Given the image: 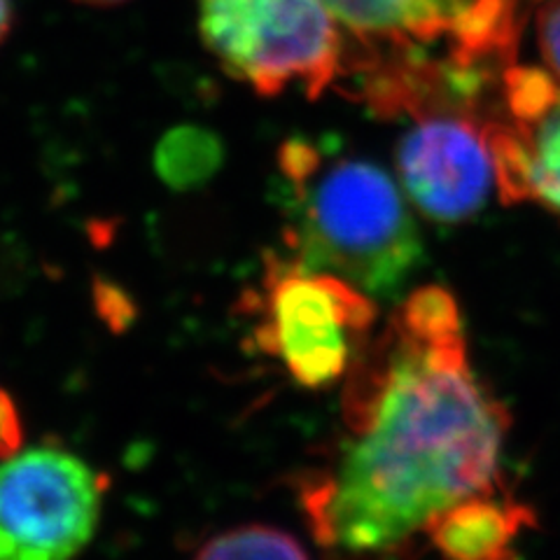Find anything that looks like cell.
Here are the masks:
<instances>
[{
    "mask_svg": "<svg viewBox=\"0 0 560 560\" xmlns=\"http://www.w3.org/2000/svg\"><path fill=\"white\" fill-rule=\"evenodd\" d=\"M224 162L222 140L201 127H178L164 133L154 150V171L171 189L206 185Z\"/></svg>",
    "mask_w": 560,
    "mask_h": 560,
    "instance_id": "cell-10",
    "label": "cell"
},
{
    "mask_svg": "<svg viewBox=\"0 0 560 560\" xmlns=\"http://www.w3.org/2000/svg\"><path fill=\"white\" fill-rule=\"evenodd\" d=\"M14 24V8L12 0H0V45L8 40V35Z\"/></svg>",
    "mask_w": 560,
    "mask_h": 560,
    "instance_id": "cell-14",
    "label": "cell"
},
{
    "mask_svg": "<svg viewBox=\"0 0 560 560\" xmlns=\"http://www.w3.org/2000/svg\"><path fill=\"white\" fill-rule=\"evenodd\" d=\"M199 33L226 75L261 96L337 86L346 35L325 0H199Z\"/></svg>",
    "mask_w": 560,
    "mask_h": 560,
    "instance_id": "cell-4",
    "label": "cell"
},
{
    "mask_svg": "<svg viewBox=\"0 0 560 560\" xmlns=\"http://www.w3.org/2000/svg\"><path fill=\"white\" fill-rule=\"evenodd\" d=\"M535 40L545 70L560 82V0H545L535 12Z\"/></svg>",
    "mask_w": 560,
    "mask_h": 560,
    "instance_id": "cell-12",
    "label": "cell"
},
{
    "mask_svg": "<svg viewBox=\"0 0 560 560\" xmlns=\"http://www.w3.org/2000/svg\"><path fill=\"white\" fill-rule=\"evenodd\" d=\"M486 127L500 199L537 203L560 218V82L549 70L512 63Z\"/></svg>",
    "mask_w": 560,
    "mask_h": 560,
    "instance_id": "cell-8",
    "label": "cell"
},
{
    "mask_svg": "<svg viewBox=\"0 0 560 560\" xmlns=\"http://www.w3.org/2000/svg\"><path fill=\"white\" fill-rule=\"evenodd\" d=\"M278 173L296 265L337 273L374 300L401 288L423 245L395 178L362 156L302 136L280 148Z\"/></svg>",
    "mask_w": 560,
    "mask_h": 560,
    "instance_id": "cell-2",
    "label": "cell"
},
{
    "mask_svg": "<svg viewBox=\"0 0 560 560\" xmlns=\"http://www.w3.org/2000/svg\"><path fill=\"white\" fill-rule=\"evenodd\" d=\"M535 523L523 502L488 490L436 514L425 537L442 560H518V541Z\"/></svg>",
    "mask_w": 560,
    "mask_h": 560,
    "instance_id": "cell-9",
    "label": "cell"
},
{
    "mask_svg": "<svg viewBox=\"0 0 560 560\" xmlns=\"http://www.w3.org/2000/svg\"><path fill=\"white\" fill-rule=\"evenodd\" d=\"M261 290V323L255 327L261 353L280 360L306 390L346 378L376 323L374 296L294 259H271Z\"/></svg>",
    "mask_w": 560,
    "mask_h": 560,
    "instance_id": "cell-5",
    "label": "cell"
},
{
    "mask_svg": "<svg viewBox=\"0 0 560 560\" xmlns=\"http://www.w3.org/2000/svg\"><path fill=\"white\" fill-rule=\"evenodd\" d=\"M346 35L339 82L355 94L428 75L500 90L516 63L521 0H325Z\"/></svg>",
    "mask_w": 560,
    "mask_h": 560,
    "instance_id": "cell-3",
    "label": "cell"
},
{
    "mask_svg": "<svg viewBox=\"0 0 560 560\" xmlns=\"http://www.w3.org/2000/svg\"><path fill=\"white\" fill-rule=\"evenodd\" d=\"M195 560H311L290 533L271 525H241L208 539Z\"/></svg>",
    "mask_w": 560,
    "mask_h": 560,
    "instance_id": "cell-11",
    "label": "cell"
},
{
    "mask_svg": "<svg viewBox=\"0 0 560 560\" xmlns=\"http://www.w3.org/2000/svg\"><path fill=\"white\" fill-rule=\"evenodd\" d=\"M105 477L57 444L0 460V560H73L96 535Z\"/></svg>",
    "mask_w": 560,
    "mask_h": 560,
    "instance_id": "cell-6",
    "label": "cell"
},
{
    "mask_svg": "<svg viewBox=\"0 0 560 560\" xmlns=\"http://www.w3.org/2000/svg\"><path fill=\"white\" fill-rule=\"evenodd\" d=\"M525 5H535V3H545V0H523Z\"/></svg>",
    "mask_w": 560,
    "mask_h": 560,
    "instance_id": "cell-16",
    "label": "cell"
},
{
    "mask_svg": "<svg viewBox=\"0 0 560 560\" xmlns=\"http://www.w3.org/2000/svg\"><path fill=\"white\" fill-rule=\"evenodd\" d=\"M488 119L465 113L413 117L397 143L395 166L401 191L420 215L458 224L475 218L498 191Z\"/></svg>",
    "mask_w": 560,
    "mask_h": 560,
    "instance_id": "cell-7",
    "label": "cell"
},
{
    "mask_svg": "<svg viewBox=\"0 0 560 560\" xmlns=\"http://www.w3.org/2000/svg\"><path fill=\"white\" fill-rule=\"evenodd\" d=\"M343 434L302 479L313 537L339 560H397L436 514L495 490L510 413L471 370L463 315L418 288L346 374Z\"/></svg>",
    "mask_w": 560,
    "mask_h": 560,
    "instance_id": "cell-1",
    "label": "cell"
},
{
    "mask_svg": "<svg viewBox=\"0 0 560 560\" xmlns=\"http://www.w3.org/2000/svg\"><path fill=\"white\" fill-rule=\"evenodd\" d=\"M73 3H82V5H92V8H115L127 3V0H73Z\"/></svg>",
    "mask_w": 560,
    "mask_h": 560,
    "instance_id": "cell-15",
    "label": "cell"
},
{
    "mask_svg": "<svg viewBox=\"0 0 560 560\" xmlns=\"http://www.w3.org/2000/svg\"><path fill=\"white\" fill-rule=\"evenodd\" d=\"M22 416L16 411L14 399L0 390V460L10 458L16 451H22Z\"/></svg>",
    "mask_w": 560,
    "mask_h": 560,
    "instance_id": "cell-13",
    "label": "cell"
}]
</instances>
